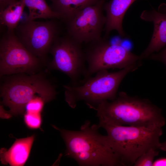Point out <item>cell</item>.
I'll return each mask as SVG.
<instances>
[{"mask_svg": "<svg viewBox=\"0 0 166 166\" xmlns=\"http://www.w3.org/2000/svg\"><path fill=\"white\" fill-rule=\"evenodd\" d=\"M93 109L99 123L108 124L161 128L166 124L161 108L148 99L131 96L123 91L114 100L103 101Z\"/></svg>", "mask_w": 166, "mask_h": 166, "instance_id": "cell-1", "label": "cell"}, {"mask_svg": "<svg viewBox=\"0 0 166 166\" xmlns=\"http://www.w3.org/2000/svg\"><path fill=\"white\" fill-rule=\"evenodd\" d=\"M46 73L42 70L33 74L21 73L1 77V105L9 109L6 111L0 106L1 118L23 115L27 104L37 97H42L45 103L54 99L57 92Z\"/></svg>", "mask_w": 166, "mask_h": 166, "instance_id": "cell-2", "label": "cell"}, {"mask_svg": "<svg viewBox=\"0 0 166 166\" xmlns=\"http://www.w3.org/2000/svg\"><path fill=\"white\" fill-rule=\"evenodd\" d=\"M65 142V156L80 166H124L109 144L106 136L99 133L98 125L86 121L78 131L67 130L55 126Z\"/></svg>", "mask_w": 166, "mask_h": 166, "instance_id": "cell-3", "label": "cell"}, {"mask_svg": "<svg viewBox=\"0 0 166 166\" xmlns=\"http://www.w3.org/2000/svg\"><path fill=\"white\" fill-rule=\"evenodd\" d=\"M99 128L106 132L107 141L124 166L133 165L149 149H159L162 128L109 125L99 123Z\"/></svg>", "mask_w": 166, "mask_h": 166, "instance_id": "cell-4", "label": "cell"}, {"mask_svg": "<svg viewBox=\"0 0 166 166\" xmlns=\"http://www.w3.org/2000/svg\"><path fill=\"white\" fill-rule=\"evenodd\" d=\"M140 66L130 65L112 72L108 70H101L81 85H64L65 100L73 109L78 102L83 101L92 109L103 101H113L117 96L119 87L124 77Z\"/></svg>", "mask_w": 166, "mask_h": 166, "instance_id": "cell-5", "label": "cell"}, {"mask_svg": "<svg viewBox=\"0 0 166 166\" xmlns=\"http://www.w3.org/2000/svg\"><path fill=\"white\" fill-rule=\"evenodd\" d=\"M84 49L87 71L82 84L93 74L102 70L123 69L134 65H142L140 56L132 53L121 44H112L108 38L88 43Z\"/></svg>", "mask_w": 166, "mask_h": 166, "instance_id": "cell-6", "label": "cell"}, {"mask_svg": "<svg viewBox=\"0 0 166 166\" xmlns=\"http://www.w3.org/2000/svg\"><path fill=\"white\" fill-rule=\"evenodd\" d=\"M81 44L67 34L60 36L49 51L53 58L47 65L48 68L65 73L70 79L69 84L72 85H81L86 73L87 64Z\"/></svg>", "mask_w": 166, "mask_h": 166, "instance_id": "cell-7", "label": "cell"}, {"mask_svg": "<svg viewBox=\"0 0 166 166\" xmlns=\"http://www.w3.org/2000/svg\"><path fill=\"white\" fill-rule=\"evenodd\" d=\"M44 63L22 43L14 31L7 30L0 41V77L21 73L33 74L42 70Z\"/></svg>", "mask_w": 166, "mask_h": 166, "instance_id": "cell-8", "label": "cell"}, {"mask_svg": "<svg viewBox=\"0 0 166 166\" xmlns=\"http://www.w3.org/2000/svg\"><path fill=\"white\" fill-rule=\"evenodd\" d=\"M60 28L54 19L45 22L26 20L14 30L18 38L31 53L47 66V56L60 36Z\"/></svg>", "mask_w": 166, "mask_h": 166, "instance_id": "cell-9", "label": "cell"}, {"mask_svg": "<svg viewBox=\"0 0 166 166\" xmlns=\"http://www.w3.org/2000/svg\"><path fill=\"white\" fill-rule=\"evenodd\" d=\"M105 3L101 0L76 13L65 22L67 34L81 44L100 39L106 22Z\"/></svg>", "mask_w": 166, "mask_h": 166, "instance_id": "cell-10", "label": "cell"}, {"mask_svg": "<svg viewBox=\"0 0 166 166\" xmlns=\"http://www.w3.org/2000/svg\"><path fill=\"white\" fill-rule=\"evenodd\" d=\"M140 18L146 21L152 22L154 31L147 47L140 55V59H146L151 54L158 52L166 45V13H161L154 9L143 11Z\"/></svg>", "mask_w": 166, "mask_h": 166, "instance_id": "cell-11", "label": "cell"}, {"mask_svg": "<svg viewBox=\"0 0 166 166\" xmlns=\"http://www.w3.org/2000/svg\"><path fill=\"white\" fill-rule=\"evenodd\" d=\"M136 0H111L105 3L104 10L106 13V22L104 36L109 37L113 30L117 31L121 36H125L122 27L124 14L130 6Z\"/></svg>", "mask_w": 166, "mask_h": 166, "instance_id": "cell-12", "label": "cell"}, {"mask_svg": "<svg viewBox=\"0 0 166 166\" xmlns=\"http://www.w3.org/2000/svg\"><path fill=\"white\" fill-rule=\"evenodd\" d=\"M35 139V136L17 139L8 149L2 148L0 150L1 163L13 166H23L29 158Z\"/></svg>", "mask_w": 166, "mask_h": 166, "instance_id": "cell-13", "label": "cell"}, {"mask_svg": "<svg viewBox=\"0 0 166 166\" xmlns=\"http://www.w3.org/2000/svg\"><path fill=\"white\" fill-rule=\"evenodd\" d=\"M50 6L65 22L78 11L101 0H49Z\"/></svg>", "mask_w": 166, "mask_h": 166, "instance_id": "cell-14", "label": "cell"}, {"mask_svg": "<svg viewBox=\"0 0 166 166\" xmlns=\"http://www.w3.org/2000/svg\"><path fill=\"white\" fill-rule=\"evenodd\" d=\"M25 6L23 0H17L0 11V22L6 26L7 30L14 31L20 21Z\"/></svg>", "mask_w": 166, "mask_h": 166, "instance_id": "cell-15", "label": "cell"}, {"mask_svg": "<svg viewBox=\"0 0 166 166\" xmlns=\"http://www.w3.org/2000/svg\"><path fill=\"white\" fill-rule=\"evenodd\" d=\"M29 10L27 20L37 19H60L59 14L54 11L45 0H23Z\"/></svg>", "mask_w": 166, "mask_h": 166, "instance_id": "cell-16", "label": "cell"}, {"mask_svg": "<svg viewBox=\"0 0 166 166\" xmlns=\"http://www.w3.org/2000/svg\"><path fill=\"white\" fill-rule=\"evenodd\" d=\"M158 149L151 148L140 155L136 160L134 166H153L154 158L158 156Z\"/></svg>", "mask_w": 166, "mask_h": 166, "instance_id": "cell-17", "label": "cell"}, {"mask_svg": "<svg viewBox=\"0 0 166 166\" xmlns=\"http://www.w3.org/2000/svg\"><path fill=\"white\" fill-rule=\"evenodd\" d=\"M41 113L25 112L24 120L27 127L31 129L40 128L42 123Z\"/></svg>", "mask_w": 166, "mask_h": 166, "instance_id": "cell-18", "label": "cell"}, {"mask_svg": "<svg viewBox=\"0 0 166 166\" xmlns=\"http://www.w3.org/2000/svg\"><path fill=\"white\" fill-rule=\"evenodd\" d=\"M45 103L42 97H37L27 104L25 107V112L41 113Z\"/></svg>", "mask_w": 166, "mask_h": 166, "instance_id": "cell-19", "label": "cell"}, {"mask_svg": "<svg viewBox=\"0 0 166 166\" xmlns=\"http://www.w3.org/2000/svg\"><path fill=\"white\" fill-rule=\"evenodd\" d=\"M147 58L162 63L166 68V47L160 52L151 54Z\"/></svg>", "mask_w": 166, "mask_h": 166, "instance_id": "cell-20", "label": "cell"}, {"mask_svg": "<svg viewBox=\"0 0 166 166\" xmlns=\"http://www.w3.org/2000/svg\"><path fill=\"white\" fill-rule=\"evenodd\" d=\"M17 0H0V11L4 10L10 4Z\"/></svg>", "mask_w": 166, "mask_h": 166, "instance_id": "cell-21", "label": "cell"}, {"mask_svg": "<svg viewBox=\"0 0 166 166\" xmlns=\"http://www.w3.org/2000/svg\"><path fill=\"white\" fill-rule=\"evenodd\" d=\"M153 166H166V157H161L154 161Z\"/></svg>", "mask_w": 166, "mask_h": 166, "instance_id": "cell-22", "label": "cell"}, {"mask_svg": "<svg viewBox=\"0 0 166 166\" xmlns=\"http://www.w3.org/2000/svg\"><path fill=\"white\" fill-rule=\"evenodd\" d=\"M158 11L161 13H166V4H161L158 7Z\"/></svg>", "mask_w": 166, "mask_h": 166, "instance_id": "cell-23", "label": "cell"}, {"mask_svg": "<svg viewBox=\"0 0 166 166\" xmlns=\"http://www.w3.org/2000/svg\"><path fill=\"white\" fill-rule=\"evenodd\" d=\"M159 149L163 151H166V141L160 143Z\"/></svg>", "mask_w": 166, "mask_h": 166, "instance_id": "cell-24", "label": "cell"}]
</instances>
